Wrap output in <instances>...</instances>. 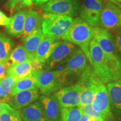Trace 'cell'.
<instances>
[{
	"label": "cell",
	"mask_w": 121,
	"mask_h": 121,
	"mask_svg": "<svg viewBox=\"0 0 121 121\" xmlns=\"http://www.w3.org/2000/svg\"><path fill=\"white\" fill-rule=\"evenodd\" d=\"M118 81L119 82H120V84H121V70L120 71V75H119V79H118Z\"/></svg>",
	"instance_id": "cell-40"
},
{
	"label": "cell",
	"mask_w": 121,
	"mask_h": 121,
	"mask_svg": "<svg viewBox=\"0 0 121 121\" xmlns=\"http://www.w3.org/2000/svg\"><path fill=\"white\" fill-rule=\"evenodd\" d=\"M114 43L116 46V51L117 53H119L121 55V28H118L116 29L115 33Z\"/></svg>",
	"instance_id": "cell-32"
},
{
	"label": "cell",
	"mask_w": 121,
	"mask_h": 121,
	"mask_svg": "<svg viewBox=\"0 0 121 121\" xmlns=\"http://www.w3.org/2000/svg\"><path fill=\"white\" fill-rule=\"evenodd\" d=\"M17 80L11 74L8 73L6 76L0 80V87L2 90V96L0 102L7 103L10 102L11 93Z\"/></svg>",
	"instance_id": "cell-23"
},
{
	"label": "cell",
	"mask_w": 121,
	"mask_h": 121,
	"mask_svg": "<svg viewBox=\"0 0 121 121\" xmlns=\"http://www.w3.org/2000/svg\"><path fill=\"white\" fill-rule=\"evenodd\" d=\"M2 90L1 87H0V101H1V99H2Z\"/></svg>",
	"instance_id": "cell-38"
},
{
	"label": "cell",
	"mask_w": 121,
	"mask_h": 121,
	"mask_svg": "<svg viewBox=\"0 0 121 121\" xmlns=\"http://www.w3.org/2000/svg\"><path fill=\"white\" fill-rule=\"evenodd\" d=\"M118 6L119 7V8H120V9H121V4H118Z\"/></svg>",
	"instance_id": "cell-41"
},
{
	"label": "cell",
	"mask_w": 121,
	"mask_h": 121,
	"mask_svg": "<svg viewBox=\"0 0 121 121\" xmlns=\"http://www.w3.org/2000/svg\"><path fill=\"white\" fill-rule=\"evenodd\" d=\"M94 38L106 55L112 58H117L113 35L110 31L100 27H94Z\"/></svg>",
	"instance_id": "cell-13"
},
{
	"label": "cell",
	"mask_w": 121,
	"mask_h": 121,
	"mask_svg": "<svg viewBox=\"0 0 121 121\" xmlns=\"http://www.w3.org/2000/svg\"><path fill=\"white\" fill-rule=\"evenodd\" d=\"M44 13L66 15L73 17L78 14L79 4L77 0H51L43 6Z\"/></svg>",
	"instance_id": "cell-9"
},
{
	"label": "cell",
	"mask_w": 121,
	"mask_h": 121,
	"mask_svg": "<svg viewBox=\"0 0 121 121\" xmlns=\"http://www.w3.org/2000/svg\"><path fill=\"white\" fill-rule=\"evenodd\" d=\"M76 49V45L71 42L66 40L57 42L44 65L45 70H51L63 65Z\"/></svg>",
	"instance_id": "cell-6"
},
{
	"label": "cell",
	"mask_w": 121,
	"mask_h": 121,
	"mask_svg": "<svg viewBox=\"0 0 121 121\" xmlns=\"http://www.w3.org/2000/svg\"><path fill=\"white\" fill-rule=\"evenodd\" d=\"M94 28L79 17L73 20L69 28L62 37L66 40L80 47L87 60H90L89 44L94 38Z\"/></svg>",
	"instance_id": "cell-2"
},
{
	"label": "cell",
	"mask_w": 121,
	"mask_h": 121,
	"mask_svg": "<svg viewBox=\"0 0 121 121\" xmlns=\"http://www.w3.org/2000/svg\"><path fill=\"white\" fill-rule=\"evenodd\" d=\"M73 18L66 15L44 13L42 17V30L45 37L61 39L73 22Z\"/></svg>",
	"instance_id": "cell-4"
},
{
	"label": "cell",
	"mask_w": 121,
	"mask_h": 121,
	"mask_svg": "<svg viewBox=\"0 0 121 121\" xmlns=\"http://www.w3.org/2000/svg\"><path fill=\"white\" fill-rule=\"evenodd\" d=\"M91 105L95 111L103 115L105 121L112 120L113 118L107 87L105 84L101 81L98 85L97 90Z\"/></svg>",
	"instance_id": "cell-12"
},
{
	"label": "cell",
	"mask_w": 121,
	"mask_h": 121,
	"mask_svg": "<svg viewBox=\"0 0 121 121\" xmlns=\"http://www.w3.org/2000/svg\"><path fill=\"white\" fill-rule=\"evenodd\" d=\"M33 2V0H9L6 3V7L11 12L16 11L24 7L30 6Z\"/></svg>",
	"instance_id": "cell-29"
},
{
	"label": "cell",
	"mask_w": 121,
	"mask_h": 121,
	"mask_svg": "<svg viewBox=\"0 0 121 121\" xmlns=\"http://www.w3.org/2000/svg\"><path fill=\"white\" fill-rule=\"evenodd\" d=\"M10 21V18L7 17L0 10V25H7Z\"/></svg>",
	"instance_id": "cell-34"
},
{
	"label": "cell",
	"mask_w": 121,
	"mask_h": 121,
	"mask_svg": "<svg viewBox=\"0 0 121 121\" xmlns=\"http://www.w3.org/2000/svg\"><path fill=\"white\" fill-rule=\"evenodd\" d=\"M87 58L81 48H77L69 57L61 69L69 80L71 77L80 76L88 66Z\"/></svg>",
	"instance_id": "cell-7"
},
{
	"label": "cell",
	"mask_w": 121,
	"mask_h": 121,
	"mask_svg": "<svg viewBox=\"0 0 121 121\" xmlns=\"http://www.w3.org/2000/svg\"><path fill=\"white\" fill-rule=\"evenodd\" d=\"M89 116L86 114H83L78 121H89Z\"/></svg>",
	"instance_id": "cell-36"
},
{
	"label": "cell",
	"mask_w": 121,
	"mask_h": 121,
	"mask_svg": "<svg viewBox=\"0 0 121 121\" xmlns=\"http://www.w3.org/2000/svg\"><path fill=\"white\" fill-rule=\"evenodd\" d=\"M35 81L32 74L28 76L16 81L13 90L11 91V96L19 91L24 90H31V89H37Z\"/></svg>",
	"instance_id": "cell-25"
},
{
	"label": "cell",
	"mask_w": 121,
	"mask_h": 121,
	"mask_svg": "<svg viewBox=\"0 0 121 121\" xmlns=\"http://www.w3.org/2000/svg\"><path fill=\"white\" fill-rule=\"evenodd\" d=\"M103 7L102 0H84L79 9L80 17L91 26L98 27Z\"/></svg>",
	"instance_id": "cell-11"
},
{
	"label": "cell",
	"mask_w": 121,
	"mask_h": 121,
	"mask_svg": "<svg viewBox=\"0 0 121 121\" xmlns=\"http://www.w3.org/2000/svg\"><path fill=\"white\" fill-rule=\"evenodd\" d=\"M0 121H22V117L17 110L4 103L0 113Z\"/></svg>",
	"instance_id": "cell-28"
},
{
	"label": "cell",
	"mask_w": 121,
	"mask_h": 121,
	"mask_svg": "<svg viewBox=\"0 0 121 121\" xmlns=\"http://www.w3.org/2000/svg\"><path fill=\"white\" fill-rule=\"evenodd\" d=\"M44 38V35L43 33L42 28L36 30L23 38L22 46L24 47L32 60L35 58L37 48L39 44L41 43Z\"/></svg>",
	"instance_id": "cell-17"
},
{
	"label": "cell",
	"mask_w": 121,
	"mask_h": 121,
	"mask_svg": "<svg viewBox=\"0 0 121 121\" xmlns=\"http://www.w3.org/2000/svg\"><path fill=\"white\" fill-rule=\"evenodd\" d=\"M62 121H78L82 114L81 107H75L69 108H61Z\"/></svg>",
	"instance_id": "cell-27"
},
{
	"label": "cell",
	"mask_w": 121,
	"mask_h": 121,
	"mask_svg": "<svg viewBox=\"0 0 121 121\" xmlns=\"http://www.w3.org/2000/svg\"><path fill=\"white\" fill-rule=\"evenodd\" d=\"M31 60L32 59L30 58L28 52L22 45L16 47L11 52L9 59L11 65L17 64Z\"/></svg>",
	"instance_id": "cell-26"
},
{
	"label": "cell",
	"mask_w": 121,
	"mask_h": 121,
	"mask_svg": "<svg viewBox=\"0 0 121 121\" xmlns=\"http://www.w3.org/2000/svg\"><path fill=\"white\" fill-rule=\"evenodd\" d=\"M89 61L94 76L104 84L118 81L121 70V59L106 55L94 38L89 44Z\"/></svg>",
	"instance_id": "cell-1"
},
{
	"label": "cell",
	"mask_w": 121,
	"mask_h": 121,
	"mask_svg": "<svg viewBox=\"0 0 121 121\" xmlns=\"http://www.w3.org/2000/svg\"><path fill=\"white\" fill-rule=\"evenodd\" d=\"M30 64H31V68L32 69V71L35 72L38 71L42 70L44 67V63L39 61L35 58L33 59L32 60H30Z\"/></svg>",
	"instance_id": "cell-33"
},
{
	"label": "cell",
	"mask_w": 121,
	"mask_h": 121,
	"mask_svg": "<svg viewBox=\"0 0 121 121\" xmlns=\"http://www.w3.org/2000/svg\"><path fill=\"white\" fill-rule=\"evenodd\" d=\"M98 27L108 30L121 27V11L118 4L108 2L103 6Z\"/></svg>",
	"instance_id": "cell-8"
},
{
	"label": "cell",
	"mask_w": 121,
	"mask_h": 121,
	"mask_svg": "<svg viewBox=\"0 0 121 121\" xmlns=\"http://www.w3.org/2000/svg\"><path fill=\"white\" fill-rule=\"evenodd\" d=\"M112 112L121 120V84L118 81L108 83L106 85Z\"/></svg>",
	"instance_id": "cell-16"
},
{
	"label": "cell",
	"mask_w": 121,
	"mask_h": 121,
	"mask_svg": "<svg viewBox=\"0 0 121 121\" xmlns=\"http://www.w3.org/2000/svg\"><path fill=\"white\" fill-rule=\"evenodd\" d=\"M42 17L37 11L33 10L26 11L23 32L21 36L23 38L36 30L42 28Z\"/></svg>",
	"instance_id": "cell-18"
},
{
	"label": "cell",
	"mask_w": 121,
	"mask_h": 121,
	"mask_svg": "<svg viewBox=\"0 0 121 121\" xmlns=\"http://www.w3.org/2000/svg\"><path fill=\"white\" fill-rule=\"evenodd\" d=\"M82 109L83 113L84 114H87L89 117H93L94 118L96 119L98 121H106L104 117L100 113L95 111L92 107L91 104L85 105L84 107H81Z\"/></svg>",
	"instance_id": "cell-30"
},
{
	"label": "cell",
	"mask_w": 121,
	"mask_h": 121,
	"mask_svg": "<svg viewBox=\"0 0 121 121\" xmlns=\"http://www.w3.org/2000/svg\"><path fill=\"white\" fill-rule=\"evenodd\" d=\"M58 40L56 39L44 36V38L39 44L37 48L35 58L44 63L49 58Z\"/></svg>",
	"instance_id": "cell-21"
},
{
	"label": "cell",
	"mask_w": 121,
	"mask_h": 121,
	"mask_svg": "<svg viewBox=\"0 0 121 121\" xmlns=\"http://www.w3.org/2000/svg\"><path fill=\"white\" fill-rule=\"evenodd\" d=\"M20 115L24 121H47L39 102L22 108Z\"/></svg>",
	"instance_id": "cell-19"
},
{
	"label": "cell",
	"mask_w": 121,
	"mask_h": 121,
	"mask_svg": "<svg viewBox=\"0 0 121 121\" xmlns=\"http://www.w3.org/2000/svg\"><path fill=\"white\" fill-rule=\"evenodd\" d=\"M51 0H33V2L36 4H44L45 2H48Z\"/></svg>",
	"instance_id": "cell-35"
},
{
	"label": "cell",
	"mask_w": 121,
	"mask_h": 121,
	"mask_svg": "<svg viewBox=\"0 0 121 121\" xmlns=\"http://www.w3.org/2000/svg\"><path fill=\"white\" fill-rule=\"evenodd\" d=\"M33 73L31 68L30 60L24 62L12 65L9 69V73L13 75L16 80L26 78Z\"/></svg>",
	"instance_id": "cell-22"
},
{
	"label": "cell",
	"mask_w": 121,
	"mask_h": 121,
	"mask_svg": "<svg viewBox=\"0 0 121 121\" xmlns=\"http://www.w3.org/2000/svg\"><path fill=\"white\" fill-rule=\"evenodd\" d=\"M4 103H2L0 102V113H1V111H2V109L3 108V106H4Z\"/></svg>",
	"instance_id": "cell-37"
},
{
	"label": "cell",
	"mask_w": 121,
	"mask_h": 121,
	"mask_svg": "<svg viewBox=\"0 0 121 121\" xmlns=\"http://www.w3.org/2000/svg\"><path fill=\"white\" fill-rule=\"evenodd\" d=\"M100 81L93 75L92 67L89 65L78 81L80 86V107L91 104Z\"/></svg>",
	"instance_id": "cell-5"
},
{
	"label": "cell",
	"mask_w": 121,
	"mask_h": 121,
	"mask_svg": "<svg viewBox=\"0 0 121 121\" xmlns=\"http://www.w3.org/2000/svg\"><path fill=\"white\" fill-rule=\"evenodd\" d=\"M40 91L38 88L19 91L11 96L9 103L15 109H19L33 103L38 99Z\"/></svg>",
	"instance_id": "cell-15"
},
{
	"label": "cell",
	"mask_w": 121,
	"mask_h": 121,
	"mask_svg": "<svg viewBox=\"0 0 121 121\" xmlns=\"http://www.w3.org/2000/svg\"><path fill=\"white\" fill-rule=\"evenodd\" d=\"M9 60L0 63V80H2L8 75L9 69L11 66Z\"/></svg>",
	"instance_id": "cell-31"
},
{
	"label": "cell",
	"mask_w": 121,
	"mask_h": 121,
	"mask_svg": "<svg viewBox=\"0 0 121 121\" xmlns=\"http://www.w3.org/2000/svg\"><path fill=\"white\" fill-rule=\"evenodd\" d=\"M26 13V11H20L10 18V22L6 27L7 34L13 37H17L22 34Z\"/></svg>",
	"instance_id": "cell-20"
},
{
	"label": "cell",
	"mask_w": 121,
	"mask_h": 121,
	"mask_svg": "<svg viewBox=\"0 0 121 121\" xmlns=\"http://www.w3.org/2000/svg\"><path fill=\"white\" fill-rule=\"evenodd\" d=\"M116 1H117V2H121V0H116Z\"/></svg>",
	"instance_id": "cell-42"
},
{
	"label": "cell",
	"mask_w": 121,
	"mask_h": 121,
	"mask_svg": "<svg viewBox=\"0 0 121 121\" xmlns=\"http://www.w3.org/2000/svg\"><path fill=\"white\" fill-rule=\"evenodd\" d=\"M60 108L79 107L80 86L78 82L71 85L63 87L53 93Z\"/></svg>",
	"instance_id": "cell-10"
},
{
	"label": "cell",
	"mask_w": 121,
	"mask_h": 121,
	"mask_svg": "<svg viewBox=\"0 0 121 121\" xmlns=\"http://www.w3.org/2000/svg\"><path fill=\"white\" fill-rule=\"evenodd\" d=\"M13 46L11 39L0 33V63L9 60Z\"/></svg>",
	"instance_id": "cell-24"
},
{
	"label": "cell",
	"mask_w": 121,
	"mask_h": 121,
	"mask_svg": "<svg viewBox=\"0 0 121 121\" xmlns=\"http://www.w3.org/2000/svg\"><path fill=\"white\" fill-rule=\"evenodd\" d=\"M38 99L47 121H62L60 107L53 94L43 95Z\"/></svg>",
	"instance_id": "cell-14"
},
{
	"label": "cell",
	"mask_w": 121,
	"mask_h": 121,
	"mask_svg": "<svg viewBox=\"0 0 121 121\" xmlns=\"http://www.w3.org/2000/svg\"><path fill=\"white\" fill-rule=\"evenodd\" d=\"M36 86L43 95L53 94L69 82V80L61 69L39 70L32 73Z\"/></svg>",
	"instance_id": "cell-3"
},
{
	"label": "cell",
	"mask_w": 121,
	"mask_h": 121,
	"mask_svg": "<svg viewBox=\"0 0 121 121\" xmlns=\"http://www.w3.org/2000/svg\"><path fill=\"white\" fill-rule=\"evenodd\" d=\"M107 1H108L109 2H113V3H114V4H118V2L116 1V0H107Z\"/></svg>",
	"instance_id": "cell-39"
}]
</instances>
